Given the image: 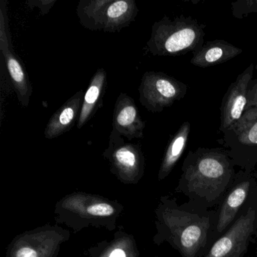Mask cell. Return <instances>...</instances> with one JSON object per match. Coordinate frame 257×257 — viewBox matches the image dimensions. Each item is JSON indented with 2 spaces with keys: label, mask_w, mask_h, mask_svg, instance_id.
<instances>
[{
  "label": "cell",
  "mask_w": 257,
  "mask_h": 257,
  "mask_svg": "<svg viewBox=\"0 0 257 257\" xmlns=\"http://www.w3.org/2000/svg\"><path fill=\"white\" fill-rule=\"evenodd\" d=\"M256 192L257 180L253 174L242 170L237 172L234 182L215 210L212 243L235 222Z\"/></svg>",
  "instance_id": "obj_6"
},
{
  "label": "cell",
  "mask_w": 257,
  "mask_h": 257,
  "mask_svg": "<svg viewBox=\"0 0 257 257\" xmlns=\"http://www.w3.org/2000/svg\"><path fill=\"white\" fill-rule=\"evenodd\" d=\"M255 228L257 234V194L255 200Z\"/></svg>",
  "instance_id": "obj_24"
},
{
  "label": "cell",
  "mask_w": 257,
  "mask_h": 257,
  "mask_svg": "<svg viewBox=\"0 0 257 257\" xmlns=\"http://www.w3.org/2000/svg\"><path fill=\"white\" fill-rule=\"evenodd\" d=\"M83 91H79L52 115L45 129V138L52 140L70 132L78 122L84 100Z\"/></svg>",
  "instance_id": "obj_15"
},
{
  "label": "cell",
  "mask_w": 257,
  "mask_h": 257,
  "mask_svg": "<svg viewBox=\"0 0 257 257\" xmlns=\"http://www.w3.org/2000/svg\"><path fill=\"white\" fill-rule=\"evenodd\" d=\"M140 102L151 112H160L183 99L186 84L162 72H146L139 86Z\"/></svg>",
  "instance_id": "obj_9"
},
{
  "label": "cell",
  "mask_w": 257,
  "mask_h": 257,
  "mask_svg": "<svg viewBox=\"0 0 257 257\" xmlns=\"http://www.w3.org/2000/svg\"><path fill=\"white\" fill-rule=\"evenodd\" d=\"M155 244L168 243L182 257H203L212 243L215 210L162 195L155 209Z\"/></svg>",
  "instance_id": "obj_1"
},
{
  "label": "cell",
  "mask_w": 257,
  "mask_h": 257,
  "mask_svg": "<svg viewBox=\"0 0 257 257\" xmlns=\"http://www.w3.org/2000/svg\"><path fill=\"white\" fill-rule=\"evenodd\" d=\"M243 52L240 48L225 40L207 42L199 50L192 53L190 63L201 68L213 67L230 61Z\"/></svg>",
  "instance_id": "obj_17"
},
{
  "label": "cell",
  "mask_w": 257,
  "mask_h": 257,
  "mask_svg": "<svg viewBox=\"0 0 257 257\" xmlns=\"http://www.w3.org/2000/svg\"><path fill=\"white\" fill-rule=\"evenodd\" d=\"M234 167L226 149L199 147L189 151L176 192L201 208L216 207L234 182Z\"/></svg>",
  "instance_id": "obj_2"
},
{
  "label": "cell",
  "mask_w": 257,
  "mask_h": 257,
  "mask_svg": "<svg viewBox=\"0 0 257 257\" xmlns=\"http://www.w3.org/2000/svg\"><path fill=\"white\" fill-rule=\"evenodd\" d=\"M70 231L61 225H41L18 234L7 246L6 257H58Z\"/></svg>",
  "instance_id": "obj_5"
},
{
  "label": "cell",
  "mask_w": 257,
  "mask_h": 257,
  "mask_svg": "<svg viewBox=\"0 0 257 257\" xmlns=\"http://www.w3.org/2000/svg\"><path fill=\"white\" fill-rule=\"evenodd\" d=\"M254 65L251 64L242 72L225 92L220 106L219 131L225 133L241 116L247 103V91L252 79Z\"/></svg>",
  "instance_id": "obj_11"
},
{
  "label": "cell",
  "mask_w": 257,
  "mask_h": 257,
  "mask_svg": "<svg viewBox=\"0 0 257 257\" xmlns=\"http://www.w3.org/2000/svg\"><path fill=\"white\" fill-rule=\"evenodd\" d=\"M230 158L240 170L253 174L257 165V122L233 138H223Z\"/></svg>",
  "instance_id": "obj_13"
},
{
  "label": "cell",
  "mask_w": 257,
  "mask_h": 257,
  "mask_svg": "<svg viewBox=\"0 0 257 257\" xmlns=\"http://www.w3.org/2000/svg\"><path fill=\"white\" fill-rule=\"evenodd\" d=\"M257 13V0H238L231 4V14L236 19H243Z\"/></svg>",
  "instance_id": "obj_21"
},
{
  "label": "cell",
  "mask_w": 257,
  "mask_h": 257,
  "mask_svg": "<svg viewBox=\"0 0 257 257\" xmlns=\"http://www.w3.org/2000/svg\"><path fill=\"white\" fill-rule=\"evenodd\" d=\"M205 27L192 17L165 16L153 24L147 50L154 56L160 57L193 53L204 45Z\"/></svg>",
  "instance_id": "obj_4"
},
{
  "label": "cell",
  "mask_w": 257,
  "mask_h": 257,
  "mask_svg": "<svg viewBox=\"0 0 257 257\" xmlns=\"http://www.w3.org/2000/svg\"><path fill=\"white\" fill-rule=\"evenodd\" d=\"M85 253L87 257H140L135 236L123 229L88 248Z\"/></svg>",
  "instance_id": "obj_16"
},
{
  "label": "cell",
  "mask_w": 257,
  "mask_h": 257,
  "mask_svg": "<svg viewBox=\"0 0 257 257\" xmlns=\"http://www.w3.org/2000/svg\"><path fill=\"white\" fill-rule=\"evenodd\" d=\"M151 257H159V256H151Z\"/></svg>",
  "instance_id": "obj_26"
},
{
  "label": "cell",
  "mask_w": 257,
  "mask_h": 257,
  "mask_svg": "<svg viewBox=\"0 0 257 257\" xmlns=\"http://www.w3.org/2000/svg\"><path fill=\"white\" fill-rule=\"evenodd\" d=\"M145 127L135 100L125 93H121L114 106L112 129L132 141L142 139Z\"/></svg>",
  "instance_id": "obj_12"
},
{
  "label": "cell",
  "mask_w": 257,
  "mask_h": 257,
  "mask_svg": "<svg viewBox=\"0 0 257 257\" xmlns=\"http://www.w3.org/2000/svg\"><path fill=\"white\" fill-rule=\"evenodd\" d=\"M7 16V3L1 1L0 8V51L2 52L12 83L19 103L28 107L33 94V87L25 67L16 55L10 36Z\"/></svg>",
  "instance_id": "obj_10"
},
{
  "label": "cell",
  "mask_w": 257,
  "mask_h": 257,
  "mask_svg": "<svg viewBox=\"0 0 257 257\" xmlns=\"http://www.w3.org/2000/svg\"><path fill=\"white\" fill-rule=\"evenodd\" d=\"M106 84L107 79L106 70L103 68L98 69L91 78L84 96L83 104L78 120V128H82L102 106Z\"/></svg>",
  "instance_id": "obj_18"
},
{
  "label": "cell",
  "mask_w": 257,
  "mask_h": 257,
  "mask_svg": "<svg viewBox=\"0 0 257 257\" xmlns=\"http://www.w3.org/2000/svg\"><path fill=\"white\" fill-rule=\"evenodd\" d=\"M249 257H253V256H249Z\"/></svg>",
  "instance_id": "obj_27"
},
{
  "label": "cell",
  "mask_w": 257,
  "mask_h": 257,
  "mask_svg": "<svg viewBox=\"0 0 257 257\" xmlns=\"http://www.w3.org/2000/svg\"><path fill=\"white\" fill-rule=\"evenodd\" d=\"M56 0H41V1H28V5H37V7L40 9L42 14L46 15L49 13V10L53 7Z\"/></svg>",
  "instance_id": "obj_23"
},
{
  "label": "cell",
  "mask_w": 257,
  "mask_h": 257,
  "mask_svg": "<svg viewBox=\"0 0 257 257\" xmlns=\"http://www.w3.org/2000/svg\"><path fill=\"white\" fill-rule=\"evenodd\" d=\"M256 77L249 82L247 91V103L246 109L250 107H257V65L255 67Z\"/></svg>",
  "instance_id": "obj_22"
},
{
  "label": "cell",
  "mask_w": 257,
  "mask_h": 257,
  "mask_svg": "<svg viewBox=\"0 0 257 257\" xmlns=\"http://www.w3.org/2000/svg\"><path fill=\"white\" fill-rule=\"evenodd\" d=\"M255 122H257V107L248 108L245 109L240 118L223 133V138L237 136Z\"/></svg>",
  "instance_id": "obj_20"
},
{
  "label": "cell",
  "mask_w": 257,
  "mask_h": 257,
  "mask_svg": "<svg viewBox=\"0 0 257 257\" xmlns=\"http://www.w3.org/2000/svg\"><path fill=\"white\" fill-rule=\"evenodd\" d=\"M103 156L109 164L110 172L121 183L136 185L144 177L146 159L141 147L124 142L122 137L113 129Z\"/></svg>",
  "instance_id": "obj_7"
},
{
  "label": "cell",
  "mask_w": 257,
  "mask_h": 257,
  "mask_svg": "<svg viewBox=\"0 0 257 257\" xmlns=\"http://www.w3.org/2000/svg\"><path fill=\"white\" fill-rule=\"evenodd\" d=\"M124 206L117 200L102 195L74 192L66 195L55 206L56 224L80 232L84 228H104L113 231Z\"/></svg>",
  "instance_id": "obj_3"
},
{
  "label": "cell",
  "mask_w": 257,
  "mask_h": 257,
  "mask_svg": "<svg viewBox=\"0 0 257 257\" xmlns=\"http://www.w3.org/2000/svg\"><path fill=\"white\" fill-rule=\"evenodd\" d=\"M254 177H255V179H256L257 180V171H255V172L253 173Z\"/></svg>",
  "instance_id": "obj_25"
},
{
  "label": "cell",
  "mask_w": 257,
  "mask_h": 257,
  "mask_svg": "<svg viewBox=\"0 0 257 257\" xmlns=\"http://www.w3.org/2000/svg\"><path fill=\"white\" fill-rule=\"evenodd\" d=\"M256 193L235 222L215 240L203 257H245L257 234L255 228V200Z\"/></svg>",
  "instance_id": "obj_8"
},
{
  "label": "cell",
  "mask_w": 257,
  "mask_h": 257,
  "mask_svg": "<svg viewBox=\"0 0 257 257\" xmlns=\"http://www.w3.org/2000/svg\"><path fill=\"white\" fill-rule=\"evenodd\" d=\"M138 13L134 0H106L99 18L98 31L120 32L135 22Z\"/></svg>",
  "instance_id": "obj_14"
},
{
  "label": "cell",
  "mask_w": 257,
  "mask_h": 257,
  "mask_svg": "<svg viewBox=\"0 0 257 257\" xmlns=\"http://www.w3.org/2000/svg\"><path fill=\"white\" fill-rule=\"evenodd\" d=\"M190 132V122L185 121L172 137L164 154L158 173V180H165L172 172L186 150Z\"/></svg>",
  "instance_id": "obj_19"
}]
</instances>
